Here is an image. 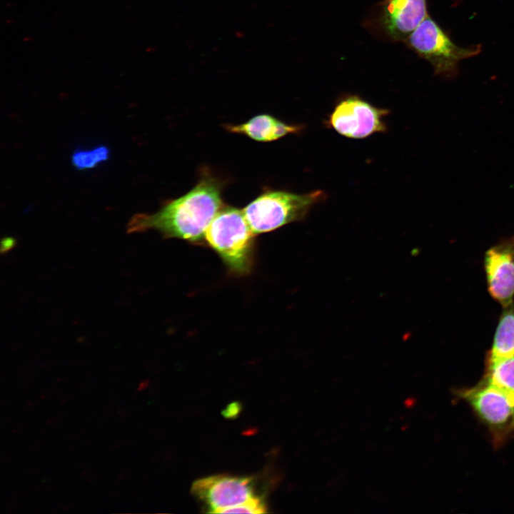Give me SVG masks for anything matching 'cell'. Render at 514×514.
<instances>
[{"label":"cell","instance_id":"6da1fadb","mask_svg":"<svg viewBox=\"0 0 514 514\" xmlns=\"http://www.w3.org/2000/svg\"><path fill=\"white\" fill-rule=\"evenodd\" d=\"M223 182L204 171L197 184L184 195L166 201L153 213L134 215L127 226L128 233L158 231L166 238H178L204 245L206 231L220 209Z\"/></svg>","mask_w":514,"mask_h":514},{"label":"cell","instance_id":"7a4b0ae2","mask_svg":"<svg viewBox=\"0 0 514 514\" xmlns=\"http://www.w3.org/2000/svg\"><path fill=\"white\" fill-rule=\"evenodd\" d=\"M255 236L243 210L224 205L208 226L204 245L217 253L230 273L242 276L253 268Z\"/></svg>","mask_w":514,"mask_h":514},{"label":"cell","instance_id":"3957f363","mask_svg":"<svg viewBox=\"0 0 514 514\" xmlns=\"http://www.w3.org/2000/svg\"><path fill=\"white\" fill-rule=\"evenodd\" d=\"M324 198L325 193L321 190L298 194L266 189L243 211L251 228L257 235L302 220L310 209Z\"/></svg>","mask_w":514,"mask_h":514},{"label":"cell","instance_id":"277c9868","mask_svg":"<svg viewBox=\"0 0 514 514\" xmlns=\"http://www.w3.org/2000/svg\"><path fill=\"white\" fill-rule=\"evenodd\" d=\"M433 66L434 74L453 79L460 61L480 52V46L460 47L453 42L438 24L428 16L404 42Z\"/></svg>","mask_w":514,"mask_h":514},{"label":"cell","instance_id":"5b68a950","mask_svg":"<svg viewBox=\"0 0 514 514\" xmlns=\"http://www.w3.org/2000/svg\"><path fill=\"white\" fill-rule=\"evenodd\" d=\"M459 395L488 427L496 443H502L514 431V393L484 381L461 390Z\"/></svg>","mask_w":514,"mask_h":514},{"label":"cell","instance_id":"8992f818","mask_svg":"<svg viewBox=\"0 0 514 514\" xmlns=\"http://www.w3.org/2000/svg\"><path fill=\"white\" fill-rule=\"evenodd\" d=\"M389 113L356 95L341 99L328 118V124L340 135L361 139L387 130L383 121Z\"/></svg>","mask_w":514,"mask_h":514},{"label":"cell","instance_id":"52a82bcc","mask_svg":"<svg viewBox=\"0 0 514 514\" xmlns=\"http://www.w3.org/2000/svg\"><path fill=\"white\" fill-rule=\"evenodd\" d=\"M428 16L425 0H383L371 25L384 39L405 42Z\"/></svg>","mask_w":514,"mask_h":514},{"label":"cell","instance_id":"ba28073f","mask_svg":"<svg viewBox=\"0 0 514 514\" xmlns=\"http://www.w3.org/2000/svg\"><path fill=\"white\" fill-rule=\"evenodd\" d=\"M191 492L208 506V513L243 503L256 497L251 477L211 475L193 482Z\"/></svg>","mask_w":514,"mask_h":514},{"label":"cell","instance_id":"9c48e42d","mask_svg":"<svg viewBox=\"0 0 514 514\" xmlns=\"http://www.w3.org/2000/svg\"><path fill=\"white\" fill-rule=\"evenodd\" d=\"M484 270L490 296L503 308L514 298V234L489 248L484 256Z\"/></svg>","mask_w":514,"mask_h":514},{"label":"cell","instance_id":"30bf717a","mask_svg":"<svg viewBox=\"0 0 514 514\" xmlns=\"http://www.w3.org/2000/svg\"><path fill=\"white\" fill-rule=\"evenodd\" d=\"M226 131L243 134L255 141L269 142L278 140L288 134L298 133L303 129V125L288 124L269 114H259L241 124H226Z\"/></svg>","mask_w":514,"mask_h":514},{"label":"cell","instance_id":"8fae6325","mask_svg":"<svg viewBox=\"0 0 514 514\" xmlns=\"http://www.w3.org/2000/svg\"><path fill=\"white\" fill-rule=\"evenodd\" d=\"M503 308L487 358L514 356V303Z\"/></svg>","mask_w":514,"mask_h":514},{"label":"cell","instance_id":"7c38bea8","mask_svg":"<svg viewBox=\"0 0 514 514\" xmlns=\"http://www.w3.org/2000/svg\"><path fill=\"white\" fill-rule=\"evenodd\" d=\"M486 360L484 381L502 390L514 393V356Z\"/></svg>","mask_w":514,"mask_h":514},{"label":"cell","instance_id":"4fadbf2b","mask_svg":"<svg viewBox=\"0 0 514 514\" xmlns=\"http://www.w3.org/2000/svg\"><path fill=\"white\" fill-rule=\"evenodd\" d=\"M110 157V149L105 145L92 148H76L71 155L72 165L78 170L94 168L106 161Z\"/></svg>","mask_w":514,"mask_h":514},{"label":"cell","instance_id":"5bb4252c","mask_svg":"<svg viewBox=\"0 0 514 514\" xmlns=\"http://www.w3.org/2000/svg\"><path fill=\"white\" fill-rule=\"evenodd\" d=\"M266 506L261 497L256 496L249 500L224 508L218 513H266Z\"/></svg>","mask_w":514,"mask_h":514},{"label":"cell","instance_id":"9a60e30c","mask_svg":"<svg viewBox=\"0 0 514 514\" xmlns=\"http://www.w3.org/2000/svg\"><path fill=\"white\" fill-rule=\"evenodd\" d=\"M241 405L238 402H233L228 404L222 411L223 417L234 418L240 413Z\"/></svg>","mask_w":514,"mask_h":514},{"label":"cell","instance_id":"2e32d148","mask_svg":"<svg viewBox=\"0 0 514 514\" xmlns=\"http://www.w3.org/2000/svg\"><path fill=\"white\" fill-rule=\"evenodd\" d=\"M14 244L15 241L12 238H6L2 241L1 251H9Z\"/></svg>","mask_w":514,"mask_h":514},{"label":"cell","instance_id":"e0dca14e","mask_svg":"<svg viewBox=\"0 0 514 514\" xmlns=\"http://www.w3.org/2000/svg\"><path fill=\"white\" fill-rule=\"evenodd\" d=\"M410 404L413 405V400L411 398H408L404 401L405 406H410Z\"/></svg>","mask_w":514,"mask_h":514}]
</instances>
